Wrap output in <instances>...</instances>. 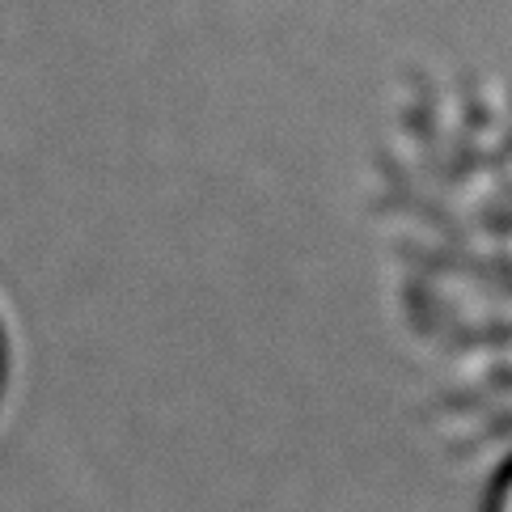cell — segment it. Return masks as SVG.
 <instances>
[{"label":"cell","mask_w":512,"mask_h":512,"mask_svg":"<svg viewBox=\"0 0 512 512\" xmlns=\"http://www.w3.org/2000/svg\"><path fill=\"white\" fill-rule=\"evenodd\" d=\"M5 381H9V335L5 322H0V394H5Z\"/></svg>","instance_id":"7a4b0ae2"},{"label":"cell","mask_w":512,"mask_h":512,"mask_svg":"<svg viewBox=\"0 0 512 512\" xmlns=\"http://www.w3.org/2000/svg\"><path fill=\"white\" fill-rule=\"evenodd\" d=\"M483 512H512V462L500 470V479L487 491V508Z\"/></svg>","instance_id":"6da1fadb"}]
</instances>
